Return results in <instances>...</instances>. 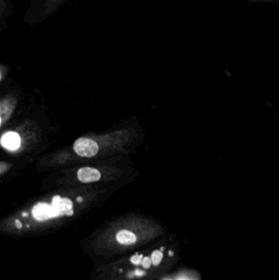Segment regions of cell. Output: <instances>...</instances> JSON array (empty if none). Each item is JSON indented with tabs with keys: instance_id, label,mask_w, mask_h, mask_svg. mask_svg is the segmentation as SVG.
<instances>
[{
	"instance_id": "cell-1",
	"label": "cell",
	"mask_w": 279,
	"mask_h": 280,
	"mask_svg": "<svg viewBox=\"0 0 279 280\" xmlns=\"http://www.w3.org/2000/svg\"><path fill=\"white\" fill-rule=\"evenodd\" d=\"M73 204L68 199H62L61 197L54 196L51 204L39 202L34 206L32 214L35 219L39 221L46 220L62 217V216H72L74 212L72 211Z\"/></svg>"
},
{
	"instance_id": "cell-4",
	"label": "cell",
	"mask_w": 279,
	"mask_h": 280,
	"mask_svg": "<svg viewBox=\"0 0 279 280\" xmlns=\"http://www.w3.org/2000/svg\"><path fill=\"white\" fill-rule=\"evenodd\" d=\"M1 143L3 148H7L8 150H16L21 144V139L17 133H6L2 136Z\"/></svg>"
},
{
	"instance_id": "cell-2",
	"label": "cell",
	"mask_w": 279,
	"mask_h": 280,
	"mask_svg": "<svg viewBox=\"0 0 279 280\" xmlns=\"http://www.w3.org/2000/svg\"><path fill=\"white\" fill-rule=\"evenodd\" d=\"M74 150L79 156L92 158L98 152V146L93 140L87 138H79L74 142Z\"/></svg>"
},
{
	"instance_id": "cell-10",
	"label": "cell",
	"mask_w": 279,
	"mask_h": 280,
	"mask_svg": "<svg viewBox=\"0 0 279 280\" xmlns=\"http://www.w3.org/2000/svg\"><path fill=\"white\" fill-rule=\"evenodd\" d=\"M77 201H82V198H80V197H79V198H78V199H77Z\"/></svg>"
},
{
	"instance_id": "cell-9",
	"label": "cell",
	"mask_w": 279,
	"mask_h": 280,
	"mask_svg": "<svg viewBox=\"0 0 279 280\" xmlns=\"http://www.w3.org/2000/svg\"><path fill=\"white\" fill-rule=\"evenodd\" d=\"M16 225L18 227V229H21V227H22V224H21V222L19 221L18 220H16Z\"/></svg>"
},
{
	"instance_id": "cell-7",
	"label": "cell",
	"mask_w": 279,
	"mask_h": 280,
	"mask_svg": "<svg viewBox=\"0 0 279 280\" xmlns=\"http://www.w3.org/2000/svg\"><path fill=\"white\" fill-rule=\"evenodd\" d=\"M142 259H143L142 255H134L133 257L131 258L130 260L133 265H139V264H142V261H143Z\"/></svg>"
},
{
	"instance_id": "cell-5",
	"label": "cell",
	"mask_w": 279,
	"mask_h": 280,
	"mask_svg": "<svg viewBox=\"0 0 279 280\" xmlns=\"http://www.w3.org/2000/svg\"><path fill=\"white\" fill-rule=\"evenodd\" d=\"M116 240L118 242L123 245L133 244L137 241L136 235L129 230H121L116 235Z\"/></svg>"
},
{
	"instance_id": "cell-8",
	"label": "cell",
	"mask_w": 279,
	"mask_h": 280,
	"mask_svg": "<svg viewBox=\"0 0 279 280\" xmlns=\"http://www.w3.org/2000/svg\"><path fill=\"white\" fill-rule=\"evenodd\" d=\"M151 264H152V261H151V259L150 258H144V260L142 261V265L144 266V268H147V269H149L151 266Z\"/></svg>"
},
{
	"instance_id": "cell-11",
	"label": "cell",
	"mask_w": 279,
	"mask_h": 280,
	"mask_svg": "<svg viewBox=\"0 0 279 280\" xmlns=\"http://www.w3.org/2000/svg\"><path fill=\"white\" fill-rule=\"evenodd\" d=\"M26 216H27V213H23V217H26Z\"/></svg>"
},
{
	"instance_id": "cell-3",
	"label": "cell",
	"mask_w": 279,
	"mask_h": 280,
	"mask_svg": "<svg viewBox=\"0 0 279 280\" xmlns=\"http://www.w3.org/2000/svg\"><path fill=\"white\" fill-rule=\"evenodd\" d=\"M79 180L83 183H91L95 181L99 180L101 178V174L97 169L92 167H83L80 168L77 173Z\"/></svg>"
},
{
	"instance_id": "cell-6",
	"label": "cell",
	"mask_w": 279,
	"mask_h": 280,
	"mask_svg": "<svg viewBox=\"0 0 279 280\" xmlns=\"http://www.w3.org/2000/svg\"><path fill=\"white\" fill-rule=\"evenodd\" d=\"M162 259H163V253L161 251L156 250L151 253V261H152V265L155 266L159 265V264L162 262Z\"/></svg>"
},
{
	"instance_id": "cell-12",
	"label": "cell",
	"mask_w": 279,
	"mask_h": 280,
	"mask_svg": "<svg viewBox=\"0 0 279 280\" xmlns=\"http://www.w3.org/2000/svg\"></svg>"
}]
</instances>
